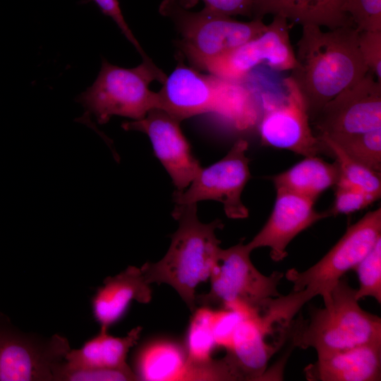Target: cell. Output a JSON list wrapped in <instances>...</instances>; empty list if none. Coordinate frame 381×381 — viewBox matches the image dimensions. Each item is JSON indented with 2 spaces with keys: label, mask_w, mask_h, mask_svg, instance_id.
<instances>
[{
  "label": "cell",
  "mask_w": 381,
  "mask_h": 381,
  "mask_svg": "<svg viewBox=\"0 0 381 381\" xmlns=\"http://www.w3.org/2000/svg\"><path fill=\"white\" fill-rule=\"evenodd\" d=\"M381 238V208L366 213L349 226L335 245L315 264L299 272L295 268L286 272L306 301L328 294L344 275L353 270Z\"/></svg>",
  "instance_id": "52a82bcc"
},
{
  "label": "cell",
  "mask_w": 381,
  "mask_h": 381,
  "mask_svg": "<svg viewBox=\"0 0 381 381\" xmlns=\"http://www.w3.org/2000/svg\"><path fill=\"white\" fill-rule=\"evenodd\" d=\"M248 143L241 139L220 160L201 168L190 185L183 191H175L176 205L198 203L213 200L222 204L226 215L231 219L248 217V210L241 200L243 190L250 179Z\"/></svg>",
  "instance_id": "9c48e42d"
},
{
  "label": "cell",
  "mask_w": 381,
  "mask_h": 381,
  "mask_svg": "<svg viewBox=\"0 0 381 381\" xmlns=\"http://www.w3.org/2000/svg\"><path fill=\"white\" fill-rule=\"evenodd\" d=\"M159 13L169 18L181 35L179 47L193 67L203 69L208 61L261 35L262 20L238 21L205 8L193 12L177 0H163Z\"/></svg>",
  "instance_id": "8992f818"
},
{
  "label": "cell",
  "mask_w": 381,
  "mask_h": 381,
  "mask_svg": "<svg viewBox=\"0 0 381 381\" xmlns=\"http://www.w3.org/2000/svg\"><path fill=\"white\" fill-rule=\"evenodd\" d=\"M345 0H255L253 19L262 20L268 14L288 20L326 27L333 30L343 26H354L351 17L342 11Z\"/></svg>",
  "instance_id": "d6986e66"
},
{
  "label": "cell",
  "mask_w": 381,
  "mask_h": 381,
  "mask_svg": "<svg viewBox=\"0 0 381 381\" xmlns=\"http://www.w3.org/2000/svg\"><path fill=\"white\" fill-rule=\"evenodd\" d=\"M70 349L65 337L23 332L0 312V381H54Z\"/></svg>",
  "instance_id": "ba28073f"
},
{
  "label": "cell",
  "mask_w": 381,
  "mask_h": 381,
  "mask_svg": "<svg viewBox=\"0 0 381 381\" xmlns=\"http://www.w3.org/2000/svg\"><path fill=\"white\" fill-rule=\"evenodd\" d=\"M304 371L310 381L380 380L381 342L318 354Z\"/></svg>",
  "instance_id": "2e32d148"
},
{
  "label": "cell",
  "mask_w": 381,
  "mask_h": 381,
  "mask_svg": "<svg viewBox=\"0 0 381 381\" xmlns=\"http://www.w3.org/2000/svg\"><path fill=\"white\" fill-rule=\"evenodd\" d=\"M302 27L295 53L297 66L289 78L313 121L329 101L359 82L369 71L360 54L359 32L354 26L327 32L318 25Z\"/></svg>",
  "instance_id": "6da1fadb"
},
{
  "label": "cell",
  "mask_w": 381,
  "mask_h": 381,
  "mask_svg": "<svg viewBox=\"0 0 381 381\" xmlns=\"http://www.w3.org/2000/svg\"><path fill=\"white\" fill-rule=\"evenodd\" d=\"M200 1L204 3V8L211 12L230 17L243 16L252 18L255 0H177L180 6L188 10Z\"/></svg>",
  "instance_id": "4dcf8cb0"
},
{
  "label": "cell",
  "mask_w": 381,
  "mask_h": 381,
  "mask_svg": "<svg viewBox=\"0 0 381 381\" xmlns=\"http://www.w3.org/2000/svg\"><path fill=\"white\" fill-rule=\"evenodd\" d=\"M356 291L344 278L339 279L322 297L323 308L295 322L294 345L312 348L318 355L381 342V319L360 306Z\"/></svg>",
  "instance_id": "3957f363"
},
{
  "label": "cell",
  "mask_w": 381,
  "mask_h": 381,
  "mask_svg": "<svg viewBox=\"0 0 381 381\" xmlns=\"http://www.w3.org/2000/svg\"><path fill=\"white\" fill-rule=\"evenodd\" d=\"M251 252L243 242L226 249L221 248L209 278L210 291L196 296V303L253 315L270 299L280 296L278 286L283 273L274 271L263 274L251 262Z\"/></svg>",
  "instance_id": "5b68a950"
},
{
  "label": "cell",
  "mask_w": 381,
  "mask_h": 381,
  "mask_svg": "<svg viewBox=\"0 0 381 381\" xmlns=\"http://www.w3.org/2000/svg\"><path fill=\"white\" fill-rule=\"evenodd\" d=\"M342 11L358 32L381 30V0H345Z\"/></svg>",
  "instance_id": "83f0119b"
},
{
  "label": "cell",
  "mask_w": 381,
  "mask_h": 381,
  "mask_svg": "<svg viewBox=\"0 0 381 381\" xmlns=\"http://www.w3.org/2000/svg\"><path fill=\"white\" fill-rule=\"evenodd\" d=\"M141 267L128 266L113 277H107L92 298V310L100 328H109L126 313L131 303H148L152 290Z\"/></svg>",
  "instance_id": "e0dca14e"
},
{
  "label": "cell",
  "mask_w": 381,
  "mask_h": 381,
  "mask_svg": "<svg viewBox=\"0 0 381 381\" xmlns=\"http://www.w3.org/2000/svg\"><path fill=\"white\" fill-rule=\"evenodd\" d=\"M185 345L159 339L143 344L135 351L131 368L138 380H185Z\"/></svg>",
  "instance_id": "44dd1931"
},
{
  "label": "cell",
  "mask_w": 381,
  "mask_h": 381,
  "mask_svg": "<svg viewBox=\"0 0 381 381\" xmlns=\"http://www.w3.org/2000/svg\"><path fill=\"white\" fill-rule=\"evenodd\" d=\"M325 134L350 157L365 167L381 171V128L356 133Z\"/></svg>",
  "instance_id": "d4e9b609"
},
{
  "label": "cell",
  "mask_w": 381,
  "mask_h": 381,
  "mask_svg": "<svg viewBox=\"0 0 381 381\" xmlns=\"http://www.w3.org/2000/svg\"><path fill=\"white\" fill-rule=\"evenodd\" d=\"M271 332L255 317L240 314L227 355L243 380L265 377L267 363L274 351L266 342Z\"/></svg>",
  "instance_id": "ffe728a7"
},
{
  "label": "cell",
  "mask_w": 381,
  "mask_h": 381,
  "mask_svg": "<svg viewBox=\"0 0 381 381\" xmlns=\"http://www.w3.org/2000/svg\"><path fill=\"white\" fill-rule=\"evenodd\" d=\"M335 187L334 202L327 210L329 217L350 214L367 207L377 200L373 196L339 179Z\"/></svg>",
  "instance_id": "4316f807"
},
{
  "label": "cell",
  "mask_w": 381,
  "mask_h": 381,
  "mask_svg": "<svg viewBox=\"0 0 381 381\" xmlns=\"http://www.w3.org/2000/svg\"><path fill=\"white\" fill-rule=\"evenodd\" d=\"M288 20L275 16L259 36L208 61L202 70L222 79L243 82L257 66L264 64L276 71L297 66L290 41Z\"/></svg>",
  "instance_id": "30bf717a"
},
{
  "label": "cell",
  "mask_w": 381,
  "mask_h": 381,
  "mask_svg": "<svg viewBox=\"0 0 381 381\" xmlns=\"http://www.w3.org/2000/svg\"><path fill=\"white\" fill-rule=\"evenodd\" d=\"M358 49L368 71L381 82V30L359 32Z\"/></svg>",
  "instance_id": "f546056e"
},
{
  "label": "cell",
  "mask_w": 381,
  "mask_h": 381,
  "mask_svg": "<svg viewBox=\"0 0 381 381\" xmlns=\"http://www.w3.org/2000/svg\"><path fill=\"white\" fill-rule=\"evenodd\" d=\"M284 85L287 95L281 103L274 104L263 99L259 123L261 143L304 157L317 156L323 145L312 132L304 100L289 77L284 80Z\"/></svg>",
  "instance_id": "8fae6325"
},
{
  "label": "cell",
  "mask_w": 381,
  "mask_h": 381,
  "mask_svg": "<svg viewBox=\"0 0 381 381\" xmlns=\"http://www.w3.org/2000/svg\"><path fill=\"white\" fill-rule=\"evenodd\" d=\"M157 94L158 108L180 121L201 114L215 113L217 77L179 62Z\"/></svg>",
  "instance_id": "9a60e30c"
},
{
  "label": "cell",
  "mask_w": 381,
  "mask_h": 381,
  "mask_svg": "<svg viewBox=\"0 0 381 381\" xmlns=\"http://www.w3.org/2000/svg\"><path fill=\"white\" fill-rule=\"evenodd\" d=\"M320 133H364L381 128V82L370 71L329 101L313 121Z\"/></svg>",
  "instance_id": "7c38bea8"
},
{
  "label": "cell",
  "mask_w": 381,
  "mask_h": 381,
  "mask_svg": "<svg viewBox=\"0 0 381 381\" xmlns=\"http://www.w3.org/2000/svg\"><path fill=\"white\" fill-rule=\"evenodd\" d=\"M100 11L110 17L117 25L126 38L133 45L142 57L143 61L151 63L152 61L144 52L138 41L133 34L121 12L119 0H92Z\"/></svg>",
  "instance_id": "1f68e13d"
},
{
  "label": "cell",
  "mask_w": 381,
  "mask_h": 381,
  "mask_svg": "<svg viewBox=\"0 0 381 381\" xmlns=\"http://www.w3.org/2000/svg\"><path fill=\"white\" fill-rule=\"evenodd\" d=\"M60 364L56 366L54 371V381L138 380V377L133 371H125L115 369H83L68 370L60 368Z\"/></svg>",
  "instance_id": "f1b7e54d"
},
{
  "label": "cell",
  "mask_w": 381,
  "mask_h": 381,
  "mask_svg": "<svg viewBox=\"0 0 381 381\" xmlns=\"http://www.w3.org/2000/svg\"><path fill=\"white\" fill-rule=\"evenodd\" d=\"M339 179L337 162L328 163L317 156L305 158L279 174L270 176L275 189L306 198L314 202Z\"/></svg>",
  "instance_id": "7402d4cb"
},
{
  "label": "cell",
  "mask_w": 381,
  "mask_h": 381,
  "mask_svg": "<svg viewBox=\"0 0 381 381\" xmlns=\"http://www.w3.org/2000/svg\"><path fill=\"white\" fill-rule=\"evenodd\" d=\"M180 121L155 108L139 120L124 123L126 131H138L150 138L154 153L169 174L176 191L184 190L202 167L192 153Z\"/></svg>",
  "instance_id": "4fadbf2b"
},
{
  "label": "cell",
  "mask_w": 381,
  "mask_h": 381,
  "mask_svg": "<svg viewBox=\"0 0 381 381\" xmlns=\"http://www.w3.org/2000/svg\"><path fill=\"white\" fill-rule=\"evenodd\" d=\"M172 215L179 227L167 253L159 261L146 262L140 267L149 284H169L194 313L196 287L210 278L215 265L221 248L215 231L224 224L220 219L201 222L197 203L176 205Z\"/></svg>",
  "instance_id": "7a4b0ae2"
},
{
  "label": "cell",
  "mask_w": 381,
  "mask_h": 381,
  "mask_svg": "<svg viewBox=\"0 0 381 381\" xmlns=\"http://www.w3.org/2000/svg\"><path fill=\"white\" fill-rule=\"evenodd\" d=\"M109 329L100 328L99 333L77 349H70L60 368L64 370L115 369L133 371L127 363L131 348L138 342L142 327L133 328L125 337H114Z\"/></svg>",
  "instance_id": "ac0fdd59"
},
{
  "label": "cell",
  "mask_w": 381,
  "mask_h": 381,
  "mask_svg": "<svg viewBox=\"0 0 381 381\" xmlns=\"http://www.w3.org/2000/svg\"><path fill=\"white\" fill-rule=\"evenodd\" d=\"M166 76L155 64L143 61L127 68L104 59L96 80L77 101L101 124L113 116L139 120L158 108L157 94L149 86L154 80L162 83Z\"/></svg>",
  "instance_id": "277c9868"
},
{
  "label": "cell",
  "mask_w": 381,
  "mask_h": 381,
  "mask_svg": "<svg viewBox=\"0 0 381 381\" xmlns=\"http://www.w3.org/2000/svg\"><path fill=\"white\" fill-rule=\"evenodd\" d=\"M358 274L359 286L356 291L358 301L373 297L381 303V238L353 269Z\"/></svg>",
  "instance_id": "484cf974"
},
{
  "label": "cell",
  "mask_w": 381,
  "mask_h": 381,
  "mask_svg": "<svg viewBox=\"0 0 381 381\" xmlns=\"http://www.w3.org/2000/svg\"><path fill=\"white\" fill-rule=\"evenodd\" d=\"M318 138L334 156L339 169V179L363 190L378 200L381 195L380 173L373 171L346 155L325 134Z\"/></svg>",
  "instance_id": "cb8c5ba5"
},
{
  "label": "cell",
  "mask_w": 381,
  "mask_h": 381,
  "mask_svg": "<svg viewBox=\"0 0 381 381\" xmlns=\"http://www.w3.org/2000/svg\"><path fill=\"white\" fill-rule=\"evenodd\" d=\"M217 87L215 113L232 121L239 129L246 128L258 120L255 97L243 81H231L217 77Z\"/></svg>",
  "instance_id": "603a6c76"
},
{
  "label": "cell",
  "mask_w": 381,
  "mask_h": 381,
  "mask_svg": "<svg viewBox=\"0 0 381 381\" xmlns=\"http://www.w3.org/2000/svg\"><path fill=\"white\" fill-rule=\"evenodd\" d=\"M314 204L302 196L277 189L272 211L263 227L246 244L248 248L251 251L269 248L272 260H282L287 255V246L298 234L329 217L327 211H316Z\"/></svg>",
  "instance_id": "5bb4252c"
}]
</instances>
